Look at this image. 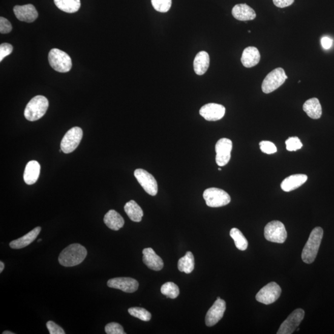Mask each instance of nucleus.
Instances as JSON below:
<instances>
[{
  "instance_id": "nucleus-1",
  "label": "nucleus",
  "mask_w": 334,
  "mask_h": 334,
  "mask_svg": "<svg viewBox=\"0 0 334 334\" xmlns=\"http://www.w3.org/2000/svg\"><path fill=\"white\" fill-rule=\"evenodd\" d=\"M87 255L84 247L78 244H71L62 251L58 261L64 267L76 266L83 262Z\"/></svg>"
},
{
  "instance_id": "nucleus-2",
  "label": "nucleus",
  "mask_w": 334,
  "mask_h": 334,
  "mask_svg": "<svg viewBox=\"0 0 334 334\" xmlns=\"http://www.w3.org/2000/svg\"><path fill=\"white\" fill-rule=\"evenodd\" d=\"M322 237V228L319 227L314 228L302 251L301 258L305 263L311 264L315 261L320 247Z\"/></svg>"
},
{
  "instance_id": "nucleus-3",
  "label": "nucleus",
  "mask_w": 334,
  "mask_h": 334,
  "mask_svg": "<svg viewBox=\"0 0 334 334\" xmlns=\"http://www.w3.org/2000/svg\"><path fill=\"white\" fill-rule=\"evenodd\" d=\"M48 99L43 96H37L31 100L24 110V116L27 120L35 122L42 118L48 110Z\"/></svg>"
},
{
  "instance_id": "nucleus-4",
  "label": "nucleus",
  "mask_w": 334,
  "mask_h": 334,
  "mask_svg": "<svg viewBox=\"0 0 334 334\" xmlns=\"http://www.w3.org/2000/svg\"><path fill=\"white\" fill-rule=\"evenodd\" d=\"M48 62L53 69L59 73L69 72L72 68L71 57L65 51L53 48L48 54Z\"/></svg>"
},
{
  "instance_id": "nucleus-5",
  "label": "nucleus",
  "mask_w": 334,
  "mask_h": 334,
  "mask_svg": "<svg viewBox=\"0 0 334 334\" xmlns=\"http://www.w3.org/2000/svg\"><path fill=\"white\" fill-rule=\"evenodd\" d=\"M283 68H278L267 74L262 84V90L265 94L274 92L281 86L287 79Z\"/></svg>"
},
{
  "instance_id": "nucleus-6",
  "label": "nucleus",
  "mask_w": 334,
  "mask_h": 334,
  "mask_svg": "<svg viewBox=\"0 0 334 334\" xmlns=\"http://www.w3.org/2000/svg\"><path fill=\"white\" fill-rule=\"evenodd\" d=\"M205 203L210 207L225 206L230 203L231 198L224 190L217 188H210L205 190L203 193Z\"/></svg>"
},
{
  "instance_id": "nucleus-7",
  "label": "nucleus",
  "mask_w": 334,
  "mask_h": 334,
  "mask_svg": "<svg viewBox=\"0 0 334 334\" xmlns=\"http://www.w3.org/2000/svg\"><path fill=\"white\" fill-rule=\"evenodd\" d=\"M264 236L267 241L284 244L287 238V232L283 223L278 221L268 223L264 228Z\"/></svg>"
},
{
  "instance_id": "nucleus-8",
  "label": "nucleus",
  "mask_w": 334,
  "mask_h": 334,
  "mask_svg": "<svg viewBox=\"0 0 334 334\" xmlns=\"http://www.w3.org/2000/svg\"><path fill=\"white\" fill-rule=\"evenodd\" d=\"M83 132L81 128L73 127L67 131L61 142V149L65 154L73 153L81 142Z\"/></svg>"
},
{
  "instance_id": "nucleus-9",
  "label": "nucleus",
  "mask_w": 334,
  "mask_h": 334,
  "mask_svg": "<svg viewBox=\"0 0 334 334\" xmlns=\"http://www.w3.org/2000/svg\"><path fill=\"white\" fill-rule=\"evenodd\" d=\"M282 293L281 288L276 282H270L262 288L256 296V300L265 305H270L278 300Z\"/></svg>"
},
{
  "instance_id": "nucleus-10",
  "label": "nucleus",
  "mask_w": 334,
  "mask_h": 334,
  "mask_svg": "<svg viewBox=\"0 0 334 334\" xmlns=\"http://www.w3.org/2000/svg\"><path fill=\"white\" fill-rule=\"evenodd\" d=\"M134 175L139 184L148 195L154 196L158 193V185L156 179L146 170L139 168L135 171Z\"/></svg>"
},
{
  "instance_id": "nucleus-11",
  "label": "nucleus",
  "mask_w": 334,
  "mask_h": 334,
  "mask_svg": "<svg viewBox=\"0 0 334 334\" xmlns=\"http://www.w3.org/2000/svg\"><path fill=\"white\" fill-rule=\"evenodd\" d=\"M232 147V141L229 139L222 138L217 142L216 161L219 167H224L229 162Z\"/></svg>"
},
{
  "instance_id": "nucleus-12",
  "label": "nucleus",
  "mask_w": 334,
  "mask_h": 334,
  "mask_svg": "<svg viewBox=\"0 0 334 334\" xmlns=\"http://www.w3.org/2000/svg\"><path fill=\"white\" fill-rule=\"evenodd\" d=\"M305 317L303 310L296 309L288 316L286 320L282 323L278 330V334L293 333L296 328L300 324Z\"/></svg>"
},
{
  "instance_id": "nucleus-13",
  "label": "nucleus",
  "mask_w": 334,
  "mask_h": 334,
  "mask_svg": "<svg viewBox=\"0 0 334 334\" xmlns=\"http://www.w3.org/2000/svg\"><path fill=\"white\" fill-rule=\"evenodd\" d=\"M225 310L226 302L221 298L217 299L205 316V324L207 326L212 327L218 323L224 316Z\"/></svg>"
},
{
  "instance_id": "nucleus-14",
  "label": "nucleus",
  "mask_w": 334,
  "mask_h": 334,
  "mask_svg": "<svg viewBox=\"0 0 334 334\" xmlns=\"http://www.w3.org/2000/svg\"><path fill=\"white\" fill-rule=\"evenodd\" d=\"M199 114L207 121L220 120L225 114V108L223 105L210 103L204 105L199 110Z\"/></svg>"
},
{
  "instance_id": "nucleus-15",
  "label": "nucleus",
  "mask_w": 334,
  "mask_h": 334,
  "mask_svg": "<svg viewBox=\"0 0 334 334\" xmlns=\"http://www.w3.org/2000/svg\"><path fill=\"white\" fill-rule=\"evenodd\" d=\"M107 285L108 287L116 288L127 293L135 292L139 287L138 282L130 278L111 279L108 281Z\"/></svg>"
},
{
  "instance_id": "nucleus-16",
  "label": "nucleus",
  "mask_w": 334,
  "mask_h": 334,
  "mask_svg": "<svg viewBox=\"0 0 334 334\" xmlns=\"http://www.w3.org/2000/svg\"><path fill=\"white\" fill-rule=\"evenodd\" d=\"M14 13L19 21L31 23L38 18V12L35 7L31 4L23 6L17 5L14 7Z\"/></svg>"
},
{
  "instance_id": "nucleus-17",
  "label": "nucleus",
  "mask_w": 334,
  "mask_h": 334,
  "mask_svg": "<svg viewBox=\"0 0 334 334\" xmlns=\"http://www.w3.org/2000/svg\"><path fill=\"white\" fill-rule=\"evenodd\" d=\"M144 263L153 270L159 271L164 267V262L161 258L156 253L155 251L151 248H145L142 251Z\"/></svg>"
},
{
  "instance_id": "nucleus-18",
  "label": "nucleus",
  "mask_w": 334,
  "mask_h": 334,
  "mask_svg": "<svg viewBox=\"0 0 334 334\" xmlns=\"http://www.w3.org/2000/svg\"><path fill=\"white\" fill-rule=\"evenodd\" d=\"M232 15L238 21H247L255 19L256 14L252 8L247 4H238L232 9Z\"/></svg>"
},
{
  "instance_id": "nucleus-19",
  "label": "nucleus",
  "mask_w": 334,
  "mask_h": 334,
  "mask_svg": "<svg viewBox=\"0 0 334 334\" xmlns=\"http://www.w3.org/2000/svg\"><path fill=\"white\" fill-rule=\"evenodd\" d=\"M41 232V227H37L33 230H31V232L27 233L26 235L11 241L10 244V247L12 249L17 250L26 247L35 240Z\"/></svg>"
},
{
  "instance_id": "nucleus-20",
  "label": "nucleus",
  "mask_w": 334,
  "mask_h": 334,
  "mask_svg": "<svg viewBox=\"0 0 334 334\" xmlns=\"http://www.w3.org/2000/svg\"><path fill=\"white\" fill-rule=\"evenodd\" d=\"M260 59L261 55L258 48L248 47L242 52L241 61L245 67L252 68L259 64Z\"/></svg>"
},
{
  "instance_id": "nucleus-21",
  "label": "nucleus",
  "mask_w": 334,
  "mask_h": 334,
  "mask_svg": "<svg viewBox=\"0 0 334 334\" xmlns=\"http://www.w3.org/2000/svg\"><path fill=\"white\" fill-rule=\"evenodd\" d=\"M308 176L303 174H296L287 177L281 184L282 190L290 192L300 187L307 181Z\"/></svg>"
},
{
  "instance_id": "nucleus-22",
  "label": "nucleus",
  "mask_w": 334,
  "mask_h": 334,
  "mask_svg": "<svg viewBox=\"0 0 334 334\" xmlns=\"http://www.w3.org/2000/svg\"><path fill=\"white\" fill-rule=\"evenodd\" d=\"M41 172V165L36 161H31L27 163L24 173V180L25 184L31 185L38 180Z\"/></svg>"
},
{
  "instance_id": "nucleus-23",
  "label": "nucleus",
  "mask_w": 334,
  "mask_h": 334,
  "mask_svg": "<svg viewBox=\"0 0 334 334\" xmlns=\"http://www.w3.org/2000/svg\"><path fill=\"white\" fill-rule=\"evenodd\" d=\"M210 64L209 54L206 51H200L194 60V70L198 75H203L206 73Z\"/></svg>"
},
{
  "instance_id": "nucleus-24",
  "label": "nucleus",
  "mask_w": 334,
  "mask_h": 334,
  "mask_svg": "<svg viewBox=\"0 0 334 334\" xmlns=\"http://www.w3.org/2000/svg\"><path fill=\"white\" fill-rule=\"evenodd\" d=\"M104 221L110 229L115 231L120 229L125 224L124 218L115 210L108 211L104 216Z\"/></svg>"
},
{
  "instance_id": "nucleus-25",
  "label": "nucleus",
  "mask_w": 334,
  "mask_h": 334,
  "mask_svg": "<svg viewBox=\"0 0 334 334\" xmlns=\"http://www.w3.org/2000/svg\"><path fill=\"white\" fill-rule=\"evenodd\" d=\"M305 113L312 119H319L322 116V107L319 101L317 98L308 100L302 106Z\"/></svg>"
},
{
  "instance_id": "nucleus-26",
  "label": "nucleus",
  "mask_w": 334,
  "mask_h": 334,
  "mask_svg": "<svg viewBox=\"0 0 334 334\" xmlns=\"http://www.w3.org/2000/svg\"><path fill=\"white\" fill-rule=\"evenodd\" d=\"M124 209L131 221L135 222H140L142 221L144 215L143 211L133 200H131L125 204Z\"/></svg>"
},
{
  "instance_id": "nucleus-27",
  "label": "nucleus",
  "mask_w": 334,
  "mask_h": 334,
  "mask_svg": "<svg viewBox=\"0 0 334 334\" xmlns=\"http://www.w3.org/2000/svg\"><path fill=\"white\" fill-rule=\"evenodd\" d=\"M56 7L65 13L77 12L81 7L80 0H54Z\"/></svg>"
},
{
  "instance_id": "nucleus-28",
  "label": "nucleus",
  "mask_w": 334,
  "mask_h": 334,
  "mask_svg": "<svg viewBox=\"0 0 334 334\" xmlns=\"http://www.w3.org/2000/svg\"><path fill=\"white\" fill-rule=\"evenodd\" d=\"M178 268L180 272L190 274L195 269V258L193 253L188 251L185 256L179 259Z\"/></svg>"
},
{
  "instance_id": "nucleus-29",
  "label": "nucleus",
  "mask_w": 334,
  "mask_h": 334,
  "mask_svg": "<svg viewBox=\"0 0 334 334\" xmlns=\"http://www.w3.org/2000/svg\"><path fill=\"white\" fill-rule=\"evenodd\" d=\"M230 235L235 241V246L238 250L245 251L247 249L248 246L247 239L238 228H232L230 230Z\"/></svg>"
},
{
  "instance_id": "nucleus-30",
  "label": "nucleus",
  "mask_w": 334,
  "mask_h": 334,
  "mask_svg": "<svg viewBox=\"0 0 334 334\" xmlns=\"http://www.w3.org/2000/svg\"><path fill=\"white\" fill-rule=\"evenodd\" d=\"M161 290L163 295L172 299L177 298L179 294L178 285L171 282H167V283L163 285Z\"/></svg>"
},
{
  "instance_id": "nucleus-31",
  "label": "nucleus",
  "mask_w": 334,
  "mask_h": 334,
  "mask_svg": "<svg viewBox=\"0 0 334 334\" xmlns=\"http://www.w3.org/2000/svg\"><path fill=\"white\" fill-rule=\"evenodd\" d=\"M128 313L130 314V315L145 322L150 321L151 317H152L148 311L144 308L140 307L131 308L128 309Z\"/></svg>"
},
{
  "instance_id": "nucleus-32",
  "label": "nucleus",
  "mask_w": 334,
  "mask_h": 334,
  "mask_svg": "<svg viewBox=\"0 0 334 334\" xmlns=\"http://www.w3.org/2000/svg\"><path fill=\"white\" fill-rule=\"evenodd\" d=\"M154 9L161 13H167L172 7V0H151Z\"/></svg>"
},
{
  "instance_id": "nucleus-33",
  "label": "nucleus",
  "mask_w": 334,
  "mask_h": 334,
  "mask_svg": "<svg viewBox=\"0 0 334 334\" xmlns=\"http://www.w3.org/2000/svg\"><path fill=\"white\" fill-rule=\"evenodd\" d=\"M287 150L292 152V151H296L300 149L302 147V142L298 137H290L286 141Z\"/></svg>"
},
{
  "instance_id": "nucleus-34",
  "label": "nucleus",
  "mask_w": 334,
  "mask_h": 334,
  "mask_svg": "<svg viewBox=\"0 0 334 334\" xmlns=\"http://www.w3.org/2000/svg\"><path fill=\"white\" fill-rule=\"evenodd\" d=\"M105 332L107 334H125L124 327L116 322H111L105 327Z\"/></svg>"
},
{
  "instance_id": "nucleus-35",
  "label": "nucleus",
  "mask_w": 334,
  "mask_h": 334,
  "mask_svg": "<svg viewBox=\"0 0 334 334\" xmlns=\"http://www.w3.org/2000/svg\"><path fill=\"white\" fill-rule=\"evenodd\" d=\"M259 146L260 149L265 154H272L278 151L276 145L270 141H263L260 142Z\"/></svg>"
},
{
  "instance_id": "nucleus-36",
  "label": "nucleus",
  "mask_w": 334,
  "mask_h": 334,
  "mask_svg": "<svg viewBox=\"0 0 334 334\" xmlns=\"http://www.w3.org/2000/svg\"><path fill=\"white\" fill-rule=\"evenodd\" d=\"M13 50V47L12 45L10 44H8V43H4L0 45V62H2L6 56H7L11 53Z\"/></svg>"
},
{
  "instance_id": "nucleus-37",
  "label": "nucleus",
  "mask_w": 334,
  "mask_h": 334,
  "mask_svg": "<svg viewBox=\"0 0 334 334\" xmlns=\"http://www.w3.org/2000/svg\"><path fill=\"white\" fill-rule=\"evenodd\" d=\"M12 25L8 19L1 17L0 18V33L2 34H8L12 31Z\"/></svg>"
},
{
  "instance_id": "nucleus-38",
  "label": "nucleus",
  "mask_w": 334,
  "mask_h": 334,
  "mask_svg": "<svg viewBox=\"0 0 334 334\" xmlns=\"http://www.w3.org/2000/svg\"><path fill=\"white\" fill-rule=\"evenodd\" d=\"M47 327L50 334H65V331L55 322L49 321L47 322Z\"/></svg>"
},
{
  "instance_id": "nucleus-39",
  "label": "nucleus",
  "mask_w": 334,
  "mask_h": 334,
  "mask_svg": "<svg viewBox=\"0 0 334 334\" xmlns=\"http://www.w3.org/2000/svg\"><path fill=\"white\" fill-rule=\"evenodd\" d=\"M295 0H273L274 4L277 7L284 8L292 5Z\"/></svg>"
},
{
  "instance_id": "nucleus-40",
  "label": "nucleus",
  "mask_w": 334,
  "mask_h": 334,
  "mask_svg": "<svg viewBox=\"0 0 334 334\" xmlns=\"http://www.w3.org/2000/svg\"><path fill=\"white\" fill-rule=\"evenodd\" d=\"M321 45L325 50L329 49L332 46L333 40L329 37H324L321 39Z\"/></svg>"
},
{
  "instance_id": "nucleus-41",
  "label": "nucleus",
  "mask_w": 334,
  "mask_h": 334,
  "mask_svg": "<svg viewBox=\"0 0 334 334\" xmlns=\"http://www.w3.org/2000/svg\"><path fill=\"white\" fill-rule=\"evenodd\" d=\"M5 264L2 261L0 262V273L3 272V270H4Z\"/></svg>"
},
{
  "instance_id": "nucleus-42",
  "label": "nucleus",
  "mask_w": 334,
  "mask_h": 334,
  "mask_svg": "<svg viewBox=\"0 0 334 334\" xmlns=\"http://www.w3.org/2000/svg\"><path fill=\"white\" fill-rule=\"evenodd\" d=\"M14 333L12 332H10V331H5V332H3V334H14Z\"/></svg>"
},
{
  "instance_id": "nucleus-43",
  "label": "nucleus",
  "mask_w": 334,
  "mask_h": 334,
  "mask_svg": "<svg viewBox=\"0 0 334 334\" xmlns=\"http://www.w3.org/2000/svg\"><path fill=\"white\" fill-rule=\"evenodd\" d=\"M42 241V239H38V242H40V241Z\"/></svg>"
},
{
  "instance_id": "nucleus-44",
  "label": "nucleus",
  "mask_w": 334,
  "mask_h": 334,
  "mask_svg": "<svg viewBox=\"0 0 334 334\" xmlns=\"http://www.w3.org/2000/svg\"><path fill=\"white\" fill-rule=\"evenodd\" d=\"M218 170H220V171H221V170H222V168H219V169H218Z\"/></svg>"
}]
</instances>
